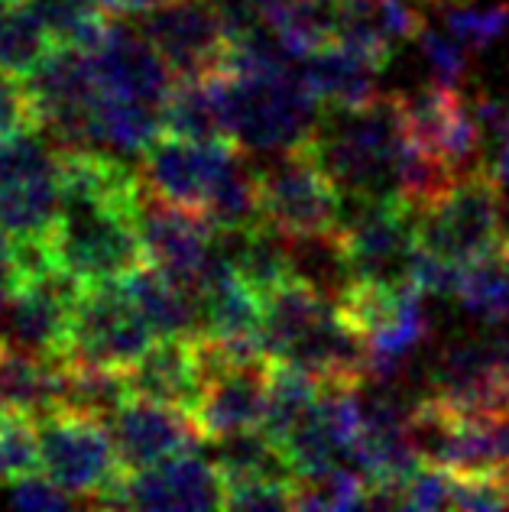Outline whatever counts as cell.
<instances>
[{
	"instance_id": "obj_4",
	"label": "cell",
	"mask_w": 509,
	"mask_h": 512,
	"mask_svg": "<svg viewBox=\"0 0 509 512\" xmlns=\"http://www.w3.org/2000/svg\"><path fill=\"white\" fill-rule=\"evenodd\" d=\"M419 244L451 263H477L506 247V198L497 172L480 166L458 175L432 205L415 211Z\"/></svg>"
},
{
	"instance_id": "obj_9",
	"label": "cell",
	"mask_w": 509,
	"mask_h": 512,
	"mask_svg": "<svg viewBox=\"0 0 509 512\" xmlns=\"http://www.w3.org/2000/svg\"><path fill=\"white\" fill-rule=\"evenodd\" d=\"M432 396L471 419L509 412V318L493 321L480 338L441 354L432 373Z\"/></svg>"
},
{
	"instance_id": "obj_37",
	"label": "cell",
	"mask_w": 509,
	"mask_h": 512,
	"mask_svg": "<svg viewBox=\"0 0 509 512\" xmlns=\"http://www.w3.org/2000/svg\"><path fill=\"white\" fill-rule=\"evenodd\" d=\"M493 172H497V179L503 182V188H509V143H503L497 150V166H493Z\"/></svg>"
},
{
	"instance_id": "obj_20",
	"label": "cell",
	"mask_w": 509,
	"mask_h": 512,
	"mask_svg": "<svg viewBox=\"0 0 509 512\" xmlns=\"http://www.w3.org/2000/svg\"><path fill=\"white\" fill-rule=\"evenodd\" d=\"M130 396L156 399L192 412L205 393V370L195 338H156V344L124 373Z\"/></svg>"
},
{
	"instance_id": "obj_23",
	"label": "cell",
	"mask_w": 509,
	"mask_h": 512,
	"mask_svg": "<svg viewBox=\"0 0 509 512\" xmlns=\"http://www.w3.org/2000/svg\"><path fill=\"white\" fill-rule=\"evenodd\" d=\"M159 133H163V111L150 104L114 98L104 91L91 107V143L95 146L143 156Z\"/></svg>"
},
{
	"instance_id": "obj_29",
	"label": "cell",
	"mask_w": 509,
	"mask_h": 512,
	"mask_svg": "<svg viewBox=\"0 0 509 512\" xmlns=\"http://www.w3.org/2000/svg\"><path fill=\"white\" fill-rule=\"evenodd\" d=\"M36 470H43L36 422L30 415L4 412L0 415V483H13Z\"/></svg>"
},
{
	"instance_id": "obj_25",
	"label": "cell",
	"mask_w": 509,
	"mask_h": 512,
	"mask_svg": "<svg viewBox=\"0 0 509 512\" xmlns=\"http://www.w3.org/2000/svg\"><path fill=\"white\" fill-rule=\"evenodd\" d=\"M163 130L185 140H227L224 114L214 78L202 82H176L169 101L163 104Z\"/></svg>"
},
{
	"instance_id": "obj_30",
	"label": "cell",
	"mask_w": 509,
	"mask_h": 512,
	"mask_svg": "<svg viewBox=\"0 0 509 512\" xmlns=\"http://www.w3.org/2000/svg\"><path fill=\"white\" fill-rule=\"evenodd\" d=\"M39 130H43V117H39V104L30 91V82L0 69V140H13Z\"/></svg>"
},
{
	"instance_id": "obj_10",
	"label": "cell",
	"mask_w": 509,
	"mask_h": 512,
	"mask_svg": "<svg viewBox=\"0 0 509 512\" xmlns=\"http://www.w3.org/2000/svg\"><path fill=\"white\" fill-rule=\"evenodd\" d=\"M62 208L59 156L36 133L0 140V227L7 237H46Z\"/></svg>"
},
{
	"instance_id": "obj_32",
	"label": "cell",
	"mask_w": 509,
	"mask_h": 512,
	"mask_svg": "<svg viewBox=\"0 0 509 512\" xmlns=\"http://www.w3.org/2000/svg\"><path fill=\"white\" fill-rule=\"evenodd\" d=\"M415 43L422 46L428 65H432V72L438 82L445 85H458L464 78V43L454 33H441V30H432V26H422L419 36H415Z\"/></svg>"
},
{
	"instance_id": "obj_11",
	"label": "cell",
	"mask_w": 509,
	"mask_h": 512,
	"mask_svg": "<svg viewBox=\"0 0 509 512\" xmlns=\"http://www.w3.org/2000/svg\"><path fill=\"white\" fill-rule=\"evenodd\" d=\"M137 224L150 263L198 299L214 244H218V227L208 221V214L169 201L143 185L137 201Z\"/></svg>"
},
{
	"instance_id": "obj_18",
	"label": "cell",
	"mask_w": 509,
	"mask_h": 512,
	"mask_svg": "<svg viewBox=\"0 0 509 512\" xmlns=\"http://www.w3.org/2000/svg\"><path fill=\"white\" fill-rule=\"evenodd\" d=\"M91 62H95L101 91L114 94V98L150 104L156 111H163V104L179 82L176 72L169 69V62L159 56L153 39L130 30L117 17L107 26L101 46L91 52Z\"/></svg>"
},
{
	"instance_id": "obj_38",
	"label": "cell",
	"mask_w": 509,
	"mask_h": 512,
	"mask_svg": "<svg viewBox=\"0 0 509 512\" xmlns=\"http://www.w3.org/2000/svg\"><path fill=\"white\" fill-rule=\"evenodd\" d=\"M13 4H20V0H0V13H7Z\"/></svg>"
},
{
	"instance_id": "obj_14",
	"label": "cell",
	"mask_w": 509,
	"mask_h": 512,
	"mask_svg": "<svg viewBox=\"0 0 509 512\" xmlns=\"http://www.w3.org/2000/svg\"><path fill=\"white\" fill-rule=\"evenodd\" d=\"M78 292L82 286L62 269L20 282L7 299L4 341L36 357H69Z\"/></svg>"
},
{
	"instance_id": "obj_13",
	"label": "cell",
	"mask_w": 509,
	"mask_h": 512,
	"mask_svg": "<svg viewBox=\"0 0 509 512\" xmlns=\"http://www.w3.org/2000/svg\"><path fill=\"white\" fill-rule=\"evenodd\" d=\"M403 114L409 137L432 153L451 175H464L484 166V130L458 85L435 82L403 94Z\"/></svg>"
},
{
	"instance_id": "obj_19",
	"label": "cell",
	"mask_w": 509,
	"mask_h": 512,
	"mask_svg": "<svg viewBox=\"0 0 509 512\" xmlns=\"http://www.w3.org/2000/svg\"><path fill=\"white\" fill-rule=\"evenodd\" d=\"M127 509H227V480L221 467L195 451L166 464L127 470Z\"/></svg>"
},
{
	"instance_id": "obj_16",
	"label": "cell",
	"mask_w": 509,
	"mask_h": 512,
	"mask_svg": "<svg viewBox=\"0 0 509 512\" xmlns=\"http://www.w3.org/2000/svg\"><path fill=\"white\" fill-rule=\"evenodd\" d=\"M107 425H111L120 464L127 470L166 464L172 457L195 451L205 441L192 412L143 396H127Z\"/></svg>"
},
{
	"instance_id": "obj_15",
	"label": "cell",
	"mask_w": 509,
	"mask_h": 512,
	"mask_svg": "<svg viewBox=\"0 0 509 512\" xmlns=\"http://www.w3.org/2000/svg\"><path fill=\"white\" fill-rule=\"evenodd\" d=\"M276 360H211L205 363V393L195 409V422L205 441H221L263 425Z\"/></svg>"
},
{
	"instance_id": "obj_36",
	"label": "cell",
	"mask_w": 509,
	"mask_h": 512,
	"mask_svg": "<svg viewBox=\"0 0 509 512\" xmlns=\"http://www.w3.org/2000/svg\"><path fill=\"white\" fill-rule=\"evenodd\" d=\"M13 289H17V266H13V244L7 231L0 227V305H4Z\"/></svg>"
},
{
	"instance_id": "obj_5",
	"label": "cell",
	"mask_w": 509,
	"mask_h": 512,
	"mask_svg": "<svg viewBox=\"0 0 509 512\" xmlns=\"http://www.w3.org/2000/svg\"><path fill=\"white\" fill-rule=\"evenodd\" d=\"M260 175V214L263 224L283 237L328 234L344 221V192L321 166L312 146L276 153Z\"/></svg>"
},
{
	"instance_id": "obj_31",
	"label": "cell",
	"mask_w": 509,
	"mask_h": 512,
	"mask_svg": "<svg viewBox=\"0 0 509 512\" xmlns=\"http://www.w3.org/2000/svg\"><path fill=\"white\" fill-rule=\"evenodd\" d=\"M299 480L283 477H263V480H244V483H227V509H296Z\"/></svg>"
},
{
	"instance_id": "obj_21",
	"label": "cell",
	"mask_w": 509,
	"mask_h": 512,
	"mask_svg": "<svg viewBox=\"0 0 509 512\" xmlns=\"http://www.w3.org/2000/svg\"><path fill=\"white\" fill-rule=\"evenodd\" d=\"M120 282H124L133 305L140 308L159 338H195V334H202V305L159 266L143 263Z\"/></svg>"
},
{
	"instance_id": "obj_17",
	"label": "cell",
	"mask_w": 509,
	"mask_h": 512,
	"mask_svg": "<svg viewBox=\"0 0 509 512\" xmlns=\"http://www.w3.org/2000/svg\"><path fill=\"white\" fill-rule=\"evenodd\" d=\"M237 150L234 140H185L176 133H159L143 153L140 179L146 188L185 208L205 211V201L221 166Z\"/></svg>"
},
{
	"instance_id": "obj_12",
	"label": "cell",
	"mask_w": 509,
	"mask_h": 512,
	"mask_svg": "<svg viewBox=\"0 0 509 512\" xmlns=\"http://www.w3.org/2000/svg\"><path fill=\"white\" fill-rule=\"evenodd\" d=\"M143 17V33L153 39L179 82H202L227 72L234 39L218 0H172Z\"/></svg>"
},
{
	"instance_id": "obj_35",
	"label": "cell",
	"mask_w": 509,
	"mask_h": 512,
	"mask_svg": "<svg viewBox=\"0 0 509 512\" xmlns=\"http://www.w3.org/2000/svg\"><path fill=\"white\" fill-rule=\"evenodd\" d=\"M474 114L480 120L487 143H493L500 150L503 143H509V104L493 98V94H477L474 98Z\"/></svg>"
},
{
	"instance_id": "obj_33",
	"label": "cell",
	"mask_w": 509,
	"mask_h": 512,
	"mask_svg": "<svg viewBox=\"0 0 509 512\" xmlns=\"http://www.w3.org/2000/svg\"><path fill=\"white\" fill-rule=\"evenodd\" d=\"M454 474L445 467L425 464L406 483V509H451Z\"/></svg>"
},
{
	"instance_id": "obj_6",
	"label": "cell",
	"mask_w": 509,
	"mask_h": 512,
	"mask_svg": "<svg viewBox=\"0 0 509 512\" xmlns=\"http://www.w3.org/2000/svg\"><path fill=\"white\" fill-rule=\"evenodd\" d=\"M39 461L43 474L69 490L82 506H95L98 496L124 474L111 425L78 409H56L36 419Z\"/></svg>"
},
{
	"instance_id": "obj_1",
	"label": "cell",
	"mask_w": 509,
	"mask_h": 512,
	"mask_svg": "<svg viewBox=\"0 0 509 512\" xmlns=\"http://www.w3.org/2000/svg\"><path fill=\"white\" fill-rule=\"evenodd\" d=\"M308 146L344 198H399V172L409 146L403 94H377L360 107H325L321 127Z\"/></svg>"
},
{
	"instance_id": "obj_24",
	"label": "cell",
	"mask_w": 509,
	"mask_h": 512,
	"mask_svg": "<svg viewBox=\"0 0 509 512\" xmlns=\"http://www.w3.org/2000/svg\"><path fill=\"white\" fill-rule=\"evenodd\" d=\"M59 46L36 0H20L0 13V69L26 78Z\"/></svg>"
},
{
	"instance_id": "obj_2",
	"label": "cell",
	"mask_w": 509,
	"mask_h": 512,
	"mask_svg": "<svg viewBox=\"0 0 509 512\" xmlns=\"http://www.w3.org/2000/svg\"><path fill=\"white\" fill-rule=\"evenodd\" d=\"M224 133L247 153H286L315 140L325 104L302 72H221L214 75Z\"/></svg>"
},
{
	"instance_id": "obj_7",
	"label": "cell",
	"mask_w": 509,
	"mask_h": 512,
	"mask_svg": "<svg viewBox=\"0 0 509 512\" xmlns=\"http://www.w3.org/2000/svg\"><path fill=\"white\" fill-rule=\"evenodd\" d=\"M338 234L354 279L393 289L412 282V263L422 244L415 208L403 198L354 201V211L344 214Z\"/></svg>"
},
{
	"instance_id": "obj_34",
	"label": "cell",
	"mask_w": 509,
	"mask_h": 512,
	"mask_svg": "<svg viewBox=\"0 0 509 512\" xmlns=\"http://www.w3.org/2000/svg\"><path fill=\"white\" fill-rule=\"evenodd\" d=\"M10 503L20 506V509H69V506H82L69 490H62L56 480L46 477L43 470L13 480L10 483Z\"/></svg>"
},
{
	"instance_id": "obj_40",
	"label": "cell",
	"mask_w": 509,
	"mask_h": 512,
	"mask_svg": "<svg viewBox=\"0 0 509 512\" xmlns=\"http://www.w3.org/2000/svg\"><path fill=\"white\" fill-rule=\"evenodd\" d=\"M0 341H4V338H0ZM7 412V406H4V396H0V415H4Z\"/></svg>"
},
{
	"instance_id": "obj_3",
	"label": "cell",
	"mask_w": 509,
	"mask_h": 512,
	"mask_svg": "<svg viewBox=\"0 0 509 512\" xmlns=\"http://www.w3.org/2000/svg\"><path fill=\"white\" fill-rule=\"evenodd\" d=\"M137 198H62L49 247L62 273L78 286L114 282L150 263L137 224Z\"/></svg>"
},
{
	"instance_id": "obj_26",
	"label": "cell",
	"mask_w": 509,
	"mask_h": 512,
	"mask_svg": "<svg viewBox=\"0 0 509 512\" xmlns=\"http://www.w3.org/2000/svg\"><path fill=\"white\" fill-rule=\"evenodd\" d=\"M318 399H321V386L312 380V376L289 367V363H276L260 431L286 451V441L292 438V431L312 415Z\"/></svg>"
},
{
	"instance_id": "obj_8",
	"label": "cell",
	"mask_w": 509,
	"mask_h": 512,
	"mask_svg": "<svg viewBox=\"0 0 509 512\" xmlns=\"http://www.w3.org/2000/svg\"><path fill=\"white\" fill-rule=\"evenodd\" d=\"M156 338L159 334L133 305L120 279L82 286L78 292L69 360L127 373L156 344Z\"/></svg>"
},
{
	"instance_id": "obj_22",
	"label": "cell",
	"mask_w": 509,
	"mask_h": 512,
	"mask_svg": "<svg viewBox=\"0 0 509 512\" xmlns=\"http://www.w3.org/2000/svg\"><path fill=\"white\" fill-rule=\"evenodd\" d=\"M302 75L325 107H360L377 98V91H373L377 65L338 43H328L312 56H305Z\"/></svg>"
},
{
	"instance_id": "obj_28",
	"label": "cell",
	"mask_w": 509,
	"mask_h": 512,
	"mask_svg": "<svg viewBox=\"0 0 509 512\" xmlns=\"http://www.w3.org/2000/svg\"><path fill=\"white\" fill-rule=\"evenodd\" d=\"M461 305L480 318L484 325L509 318V263L506 256H487V260L467 263L458 282Z\"/></svg>"
},
{
	"instance_id": "obj_27",
	"label": "cell",
	"mask_w": 509,
	"mask_h": 512,
	"mask_svg": "<svg viewBox=\"0 0 509 512\" xmlns=\"http://www.w3.org/2000/svg\"><path fill=\"white\" fill-rule=\"evenodd\" d=\"M419 4L435 13L467 49H487L509 30V0L490 7H477L474 0H419Z\"/></svg>"
},
{
	"instance_id": "obj_39",
	"label": "cell",
	"mask_w": 509,
	"mask_h": 512,
	"mask_svg": "<svg viewBox=\"0 0 509 512\" xmlns=\"http://www.w3.org/2000/svg\"><path fill=\"white\" fill-rule=\"evenodd\" d=\"M503 256H506V263H509V231H506V247H503Z\"/></svg>"
}]
</instances>
